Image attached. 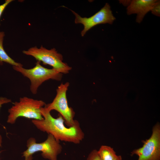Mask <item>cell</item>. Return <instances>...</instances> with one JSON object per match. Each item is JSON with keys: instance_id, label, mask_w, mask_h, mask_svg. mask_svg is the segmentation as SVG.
<instances>
[{"instance_id": "cell-7", "label": "cell", "mask_w": 160, "mask_h": 160, "mask_svg": "<svg viewBox=\"0 0 160 160\" xmlns=\"http://www.w3.org/2000/svg\"><path fill=\"white\" fill-rule=\"evenodd\" d=\"M143 146L133 150L131 155L138 156V160H160V125L157 123L153 127L152 135L143 142Z\"/></svg>"}, {"instance_id": "cell-12", "label": "cell", "mask_w": 160, "mask_h": 160, "mask_svg": "<svg viewBox=\"0 0 160 160\" xmlns=\"http://www.w3.org/2000/svg\"><path fill=\"white\" fill-rule=\"evenodd\" d=\"M86 160H101L98 151L93 150L89 154Z\"/></svg>"}, {"instance_id": "cell-10", "label": "cell", "mask_w": 160, "mask_h": 160, "mask_svg": "<svg viewBox=\"0 0 160 160\" xmlns=\"http://www.w3.org/2000/svg\"><path fill=\"white\" fill-rule=\"evenodd\" d=\"M3 31H0V65L5 62L12 65V66H23L20 63L15 62L10 57L5 51L3 46V42L5 36Z\"/></svg>"}, {"instance_id": "cell-4", "label": "cell", "mask_w": 160, "mask_h": 160, "mask_svg": "<svg viewBox=\"0 0 160 160\" xmlns=\"http://www.w3.org/2000/svg\"><path fill=\"white\" fill-rule=\"evenodd\" d=\"M23 53L26 55L34 57L37 61L42 62L45 65L52 67L62 74H67L72 68L63 62V56L55 48L48 49L41 46L39 48L36 46L32 47Z\"/></svg>"}, {"instance_id": "cell-15", "label": "cell", "mask_w": 160, "mask_h": 160, "mask_svg": "<svg viewBox=\"0 0 160 160\" xmlns=\"http://www.w3.org/2000/svg\"><path fill=\"white\" fill-rule=\"evenodd\" d=\"M12 102L11 99L5 97H0V109L2 105Z\"/></svg>"}, {"instance_id": "cell-17", "label": "cell", "mask_w": 160, "mask_h": 160, "mask_svg": "<svg viewBox=\"0 0 160 160\" xmlns=\"http://www.w3.org/2000/svg\"><path fill=\"white\" fill-rule=\"evenodd\" d=\"M25 158V160H32L33 159V155H31Z\"/></svg>"}, {"instance_id": "cell-2", "label": "cell", "mask_w": 160, "mask_h": 160, "mask_svg": "<svg viewBox=\"0 0 160 160\" xmlns=\"http://www.w3.org/2000/svg\"><path fill=\"white\" fill-rule=\"evenodd\" d=\"M45 104L42 100L26 96L21 97L18 101L14 102L13 105L8 109L7 122L14 124L20 117L32 120L42 119L43 118L41 113V109Z\"/></svg>"}, {"instance_id": "cell-3", "label": "cell", "mask_w": 160, "mask_h": 160, "mask_svg": "<svg viewBox=\"0 0 160 160\" xmlns=\"http://www.w3.org/2000/svg\"><path fill=\"white\" fill-rule=\"evenodd\" d=\"M40 63L37 61L35 66L30 69L24 68L23 66H13L15 71L29 79L30 90L33 95L37 93L38 88L45 81L49 79L60 81L62 78L63 74L54 68H45Z\"/></svg>"}, {"instance_id": "cell-6", "label": "cell", "mask_w": 160, "mask_h": 160, "mask_svg": "<svg viewBox=\"0 0 160 160\" xmlns=\"http://www.w3.org/2000/svg\"><path fill=\"white\" fill-rule=\"evenodd\" d=\"M69 85L68 82L61 83L57 89L56 94L52 101L46 104L44 107L50 112L55 110L58 112L67 125L70 127L75 124L78 121L74 119L75 113L69 107L68 103L66 93Z\"/></svg>"}, {"instance_id": "cell-13", "label": "cell", "mask_w": 160, "mask_h": 160, "mask_svg": "<svg viewBox=\"0 0 160 160\" xmlns=\"http://www.w3.org/2000/svg\"><path fill=\"white\" fill-rule=\"evenodd\" d=\"M151 11L152 13L157 16L159 17L160 15V1L157 0L153 6Z\"/></svg>"}, {"instance_id": "cell-18", "label": "cell", "mask_w": 160, "mask_h": 160, "mask_svg": "<svg viewBox=\"0 0 160 160\" xmlns=\"http://www.w3.org/2000/svg\"><path fill=\"white\" fill-rule=\"evenodd\" d=\"M2 136L1 134H0V147L1 146V144L2 143Z\"/></svg>"}, {"instance_id": "cell-5", "label": "cell", "mask_w": 160, "mask_h": 160, "mask_svg": "<svg viewBox=\"0 0 160 160\" xmlns=\"http://www.w3.org/2000/svg\"><path fill=\"white\" fill-rule=\"evenodd\" d=\"M60 142L50 134L46 139L40 143L36 142L33 137L29 138L26 142L27 149L22 153V156L26 157L38 152H41L42 156L49 160H57V156L62 152V147Z\"/></svg>"}, {"instance_id": "cell-16", "label": "cell", "mask_w": 160, "mask_h": 160, "mask_svg": "<svg viewBox=\"0 0 160 160\" xmlns=\"http://www.w3.org/2000/svg\"><path fill=\"white\" fill-rule=\"evenodd\" d=\"M113 160H122V159L121 156L117 155Z\"/></svg>"}, {"instance_id": "cell-11", "label": "cell", "mask_w": 160, "mask_h": 160, "mask_svg": "<svg viewBox=\"0 0 160 160\" xmlns=\"http://www.w3.org/2000/svg\"><path fill=\"white\" fill-rule=\"evenodd\" d=\"M98 151L101 160H113L117 156L113 148L107 145L101 146Z\"/></svg>"}, {"instance_id": "cell-1", "label": "cell", "mask_w": 160, "mask_h": 160, "mask_svg": "<svg viewBox=\"0 0 160 160\" xmlns=\"http://www.w3.org/2000/svg\"><path fill=\"white\" fill-rule=\"evenodd\" d=\"M41 113L43 118L42 119L31 121L34 126L40 131L52 135L59 142L78 144L84 138V134L78 121L74 125L67 127L64 125L65 120L61 115L56 118H54L50 112L44 107L41 108Z\"/></svg>"}, {"instance_id": "cell-14", "label": "cell", "mask_w": 160, "mask_h": 160, "mask_svg": "<svg viewBox=\"0 0 160 160\" xmlns=\"http://www.w3.org/2000/svg\"><path fill=\"white\" fill-rule=\"evenodd\" d=\"M13 1V0H6L3 4L0 5V19L3 12L6 7Z\"/></svg>"}, {"instance_id": "cell-9", "label": "cell", "mask_w": 160, "mask_h": 160, "mask_svg": "<svg viewBox=\"0 0 160 160\" xmlns=\"http://www.w3.org/2000/svg\"><path fill=\"white\" fill-rule=\"evenodd\" d=\"M156 0H133L130 1L127 8L128 15L137 14L136 21L140 23L145 16L151 11Z\"/></svg>"}, {"instance_id": "cell-8", "label": "cell", "mask_w": 160, "mask_h": 160, "mask_svg": "<svg viewBox=\"0 0 160 160\" xmlns=\"http://www.w3.org/2000/svg\"><path fill=\"white\" fill-rule=\"evenodd\" d=\"M71 10L75 16V23L81 24L84 26V29L81 32L82 36L93 27L101 24H111L115 20L110 6L107 3L100 10L89 17H82L73 11Z\"/></svg>"}]
</instances>
